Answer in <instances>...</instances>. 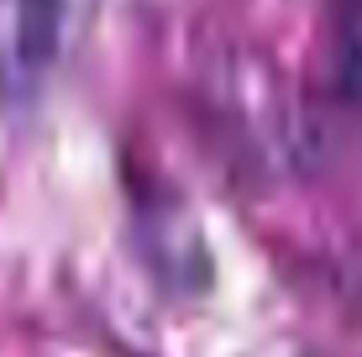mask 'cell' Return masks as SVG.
<instances>
[{"instance_id":"1","label":"cell","mask_w":362,"mask_h":357,"mask_svg":"<svg viewBox=\"0 0 362 357\" xmlns=\"http://www.w3.org/2000/svg\"><path fill=\"white\" fill-rule=\"evenodd\" d=\"M341 90H346V100L362 105V11L341 37Z\"/></svg>"},{"instance_id":"2","label":"cell","mask_w":362,"mask_h":357,"mask_svg":"<svg viewBox=\"0 0 362 357\" xmlns=\"http://www.w3.org/2000/svg\"><path fill=\"white\" fill-rule=\"evenodd\" d=\"M346 6H352V11H362V0H346Z\"/></svg>"}]
</instances>
